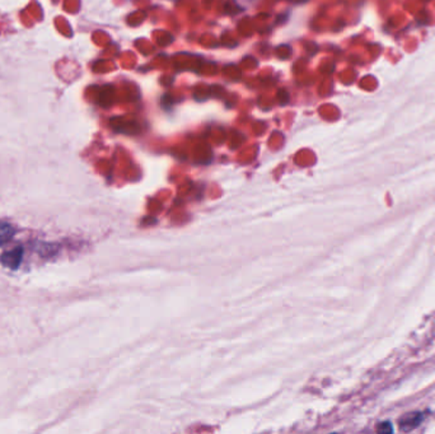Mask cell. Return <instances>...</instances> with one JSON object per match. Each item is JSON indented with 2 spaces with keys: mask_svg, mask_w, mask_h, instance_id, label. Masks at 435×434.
I'll use <instances>...</instances> for the list:
<instances>
[{
  "mask_svg": "<svg viewBox=\"0 0 435 434\" xmlns=\"http://www.w3.org/2000/svg\"><path fill=\"white\" fill-rule=\"evenodd\" d=\"M425 420V413L423 411H412L402 415L399 419V426L402 432H411L421 426V423Z\"/></svg>",
  "mask_w": 435,
  "mask_h": 434,
  "instance_id": "obj_1",
  "label": "cell"
},
{
  "mask_svg": "<svg viewBox=\"0 0 435 434\" xmlns=\"http://www.w3.org/2000/svg\"><path fill=\"white\" fill-rule=\"evenodd\" d=\"M23 259V248L22 247H16L12 251L4 252L0 256V264L12 270H17L19 265L22 263Z\"/></svg>",
  "mask_w": 435,
  "mask_h": 434,
  "instance_id": "obj_2",
  "label": "cell"
},
{
  "mask_svg": "<svg viewBox=\"0 0 435 434\" xmlns=\"http://www.w3.org/2000/svg\"><path fill=\"white\" fill-rule=\"evenodd\" d=\"M16 230L12 224L7 221H0V247L7 245L10 239L14 237Z\"/></svg>",
  "mask_w": 435,
  "mask_h": 434,
  "instance_id": "obj_3",
  "label": "cell"
},
{
  "mask_svg": "<svg viewBox=\"0 0 435 434\" xmlns=\"http://www.w3.org/2000/svg\"><path fill=\"white\" fill-rule=\"evenodd\" d=\"M377 432L381 434H391L394 432L393 429L392 423L391 422H381L378 426H377Z\"/></svg>",
  "mask_w": 435,
  "mask_h": 434,
  "instance_id": "obj_4",
  "label": "cell"
}]
</instances>
